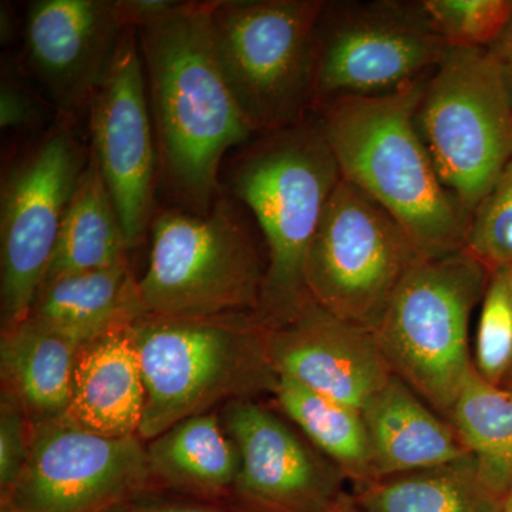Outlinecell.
Returning a JSON list of instances; mask_svg holds the SVG:
<instances>
[{
	"label": "cell",
	"instance_id": "12",
	"mask_svg": "<svg viewBox=\"0 0 512 512\" xmlns=\"http://www.w3.org/2000/svg\"><path fill=\"white\" fill-rule=\"evenodd\" d=\"M150 477L140 437L99 436L63 414L32 423L28 461L2 494V511L103 512Z\"/></svg>",
	"mask_w": 512,
	"mask_h": 512
},
{
	"label": "cell",
	"instance_id": "8",
	"mask_svg": "<svg viewBox=\"0 0 512 512\" xmlns=\"http://www.w3.org/2000/svg\"><path fill=\"white\" fill-rule=\"evenodd\" d=\"M416 126L440 180L468 212L512 161V100L491 47H450L431 73Z\"/></svg>",
	"mask_w": 512,
	"mask_h": 512
},
{
	"label": "cell",
	"instance_id": "10",
	"mask_svg": "<svg viewBox=\"0 0 512 512\" xmlns=\"http://www.w3.org/2000/svg\"><path fill=\"white\" fill-rule=\"evenodd\" d=\"M448 49L420 2H326L313 110L328 101L400 92L430 77Z\"/></svg>",
	"mask_w": 512,
	"mask_h": 512
},
{
	"label": "cell",
	"instance_id": "24",
	"mask_svg": "<svg viewBox=\"0 0 512 512\" xmlns=\"http://www.w3.org/2000/svg\"><path fill=\"white\" fill-rule=\"evenodd\" d=\"M276 403L306 439L355 485L376 480L372 444L360 410L279 376Z\"/></svg>",
	"mask_w": 512,
	"mask_h": 512
},
{
	"label": "cell",
	"instance_id": "7",
	"mask_svg": "<svg viewBox=\"0 0 512 512\" xmlns=\"http://www.w3.org/2000/svg\"><path fill=\"white\" fill-rule=\"evenodd\" d=\"M150 234L147 271L138 279L148 315H258L266 266L227 195L207 215L157 211Z\"/></svg>",
	"mask_w": 512,
	"mask_h": 512
},
{
	"label": "cell",
	"instance_id": "23",
	"mask_svg": "<svg viewBox=\"0 0 512 512\" xmlns=\"http://www.w3.org/2000/svg\"><path fill=\"white\" fill-rule=\"evenodd\" d=\"M151 476L198 493L235 487L238 456L218 412L174 424L147 446Z\"/></svg>",
	"mask_w": 512,
	"mask_h": 512
},
{
	"label": "cell",
	"instance_id": "17",
	"mask_svg": "<svg viewBox=\"0 0 512 512\" xmlns=\"http://www.w3.org/2000/svg\"><path fill=\"white\" fill-rule=\"evenodd\" d=\"M376 480L454 463L470 456L456 430L399 377L362 410Z\"/></svg>",
	"mask_w": 512,
	"mask_h": 512
},
{
	"label": "cell",
	"instance_id": "36",
	"mask_svg": "<svg viewBox=\"0 0 512 512\" xmlns=\"http://www.w3.org/2000/svg\"><path fill=\"white\" fill-rule=\"evenodd\" d=\"M501 512H512V483L510 488H508L507 493L504 495L503 507H501Z\"/></svg>",
	"mask_w": 512,
	"mask_h": 512
},
{
	"label": "cell",
	"instance_id": "13",
	"mask_svg": "<svg viewBox=\"0 0 512 512\" xmlns=\"http://www.w3.org/2000/svg\"><path fill=\"white\" fill-rule=\"evenodd\" d=\"M90 153L107 185L128 248L156 215L160 160L137 29L124 30L116 57L89 107Z\"/></svg>",
	"mask_w": 512,
	"mask_h": 512
},
{
	"label": "cell",
	"instance_id": "3",
	"mask_svg": "<svg viewBox=\"0 0 512 512\" xmlns=\"http://www.w3.org/2000/svg\"><path fill=\"white\" fill-rule=\"evenodd\" d=\"M340 178L318 117L311 116L262 134L231 165L232 195L254 214L268 248L258 316L269 328L291 322L311 298L306 258Z\"/></svg>",
	"mask_w": 512,
	"mask_h": 512
},
{
	"label": "cell",
	"instance_id": "11",
	"mask_svg": "<svg viewBox=\"0 0 512 512\" xmlns=\"http://www.w3.org/2000/svg\"><path fill=\"white\" fill-rule=\"evenodd\" d=\"M89 154L74 134L73 124L59 120L3 175L0 194L2 329L22 322L32 311Z\"/></svg>",
	"mask_w": 512,
	"mask_h": 512
},
{
	"label": "cell",
	"instance_id": "4",
	"mask_svg": "<svg viewBox=\"0 0 512 512\" xmlns=\"http://www.w3.org/2000/svg\"><path fill=\"white\" fill-rule=\"evenodd\" d=\"M146 387L138 437L165 430L232 400L274 394L269 326L256 313L205 318L146 315L128 328Z\"/></svg>",
	"mask_w": 512,
	"mask_h": 512
},
{
	"label": "cell",
	"instance_id": "6",
	"mask_svg": "<svg viewBox=\"0 0 512 512\" xmlns=\"http://www.w3.org/2000/svg\"><path fill=\"white\" fill-rule=\"evenodd\" d=\"M323 0H218L210 29L225 82L255 134L295 126L315 107Z\"/></svg>",
	"mask_w": 512,
	"mask_h": 512
},
{
	"label": "cell",
	"instance_id": "9",
	"mask_svg": "<svg viewBox=\"0 0 512 512\" xmlns=\"http://www.w3.org/2000/svg\"><path fill=\"white\" fill-rule=\"evenodd\" d=\"M420 261L399 222L340 178L309 248L306 289L325 311L372 332Z\"/></svg>",
	"mask_w": 512,
	"mask_h": 512
},
{
	"label": "cell",
	"instance_id": "31",
	"mask_svg": "<svg viewBox=\"0 0 512 512\" xmlns=\"http://www.w3.org/2000/svg\"><path fill=\"white\" fill-rule=\"evenodd\" d=\"M127 28L150 25L171 12L180 2L174 0H116Z\"/></svg>",
	"mask_w": 512,
	"mask_h": 512
},
{
	"label": "cell",
	"instance_id": "5",
	"mask_svg": "<svg viewBox=\"0 0 512 512\" xmlns=\"http://www.w3.org/2000/svg\"><path fill=\"white\" fill-rule=\"evenodd\" d=\"M491 272L467 251L423 259L372 330L394 376L448 421L476 372L470 323Z\"/></svg>",
	"mask_w": 512,
	"mask_h": 512
},
{
	"label": "cell",
	"instance_id": "33",
	"mask_svg": "<svg viewBox=\"0 0 512 512\" xmlns=\"http://www.w3.org/2000/svg\"><path fill=\"white\" fill-rule=\"evenodd\" d=\"M0 33H2V42H12L13 36H15V22H13V13L10 10L9 5L3 3L0 8Z\"/></svg>",
	"mask_w": 512,
	"mask_h": 512
},
{
	"label": "cell",
	"instance_id": "19",
	"mask_svg": "<svg viewBox=\"0 0 512 512\" xmlns=\"http://www.w3.org/2000/svg\"><path fill=\"white\" fill-rule=\"evenodd\" d=\"M146 315L130 262L60 276L40 288L29 313L83 346Z\"/></svg>",
	"mask_w": 512,
	"mask_h": 512
},
{
	"label": "cell",
	"instance_id": "25",
	"mask_svg": "<svg viewBox=\"0 0 512 512\" xmlns=\"http://www.w3.org/2000/svg\"><path fill=\"white\" fill-rule=\"evenodd\" d=\"M468 453L498 493L512 483V389L485 382L474 372L448 416Z\"/></svg>",
	"mask_w": 512,
	"mask_h": 512
},
{
	"label": "cell",
	"instance_id": "15",
	"mask_svg": "<svg viewBox=\"0 0 512 512\" xmlns=\"http://www.w3.org/2000/svg\"><path fill=\"white\" fill-rule=\"evenodd\" d=\"M126 23L116 0H37L26 13L25 56L59 120L74 123L109 73Z\"/></svg>",
	"mask_w": 512,
	"mask_h": 512
},
{
	"label": "cell",
	"instance_id": "30",
	"mask_svg": "<svg viewBox=\"0 0 512 512\" xmlns=\"http://www.w3.org/2000/svg\"><path fill=\"white\" fill-rule=\"evenodd\" d=\"M42 119V110L37 106L35 96L28 87L9 74H3L0 87V126L9 128H26L35 126Z\"/></svg>",
	"mask_w": 512,
	"mask_h": 512
},
{
	"label": "cell",
	"instance_id": "35",
	"mask_svg": "<svg viewBox=\"0 0 512 512\" xmlns=\"http://www.w3.org/2000/svg\"><path fill=\"white\" fill-rule=\"evenodd\" d=\"M329 512H363L353 495L345 494Z\"/></svg>",
	"mask_w": 512,
	"mask_h": 512
},
{
	"label": "cell",
	"instance_id": "14",
	"mask_svg": "<svg viewBox=\"0 0 512 512\" xmlns=\"http://www.w3.org/2000/svg\"><path fill=\"white\" fill-rule=\"evenodd\" d=\"M220 416L237 450L234 490L255 510L329 512L346 494L342 470L255 399L232 400Z\"/></svg>",
	"mask_w": 512,
	"mask_h": 512
},
{
	"label": "cell",
	"instance_id": "20",
	"mask_svg": "<svg viewBox=\"0 0 512 512\" xmlns=\"http://www.w3.org/2000/svg\"><path fill=\"white\" fill-rule=\"evenodd\" d=\"M82 348L70 336L32 316L2 329V387L18 397L32 423L67 413Z\"/></svg>",
	"mask_w": 512,
	"mask_h": 512
},
{
	"label": "cell",
	"instance_id": "32",
	"mask_svg": "<svg viewBox=\"0 0 512 512\" xmlns=\"http://www.w3.org/2000/svg\"><path fill=\"white\" fill-rule=\"evenodd\" d=\"M494 55L497 56L498 62L503 69L505 83H507L508 92H510L512 100V22L505 30L504 35L500 37L493 47Z\"/></svg>",
	"mask_w": 512,
	"mask_h": 512
},
{
	"label": "cell",
	"instance_id": "28",
	"mask_svg": "<svg viewBox=\"0 0 512 512\" xmlns=\"http://www.w3.org/2000/svg\"><path fill=\"white\" fill-rule=\"evenodd\" d=\"M464 251L488 272L512 268V161L471 212Z\"/></svg>",
	"mask_w": 512,
	"mask_h": 512
},
{
	"label": "cell",
	"instance_id": "37",
	"mask_svg": "<svg viewBox=\"0 0 512 512\" xmlns=\"http://www.w3.org/2000/svg\"><path fill=\"white\" fill-rule=\"evenodd\" d=\"M508 282H510L511 298H512V268L507 269Z\"/></svg>",
	"mask_w": 512,
	"mask_h": 512
},
{
	"label": "cell",
	"instance_id": "29",
	"mask_svg": "<svg viewBox=\"0 0 512 512\" xmlns=\"http://www.w3.org/2000/svg\"><path fill=\"white\" fill-rule=\"evenodd\" d=\"M32 446V420L10 390L0 396V488L2 494L18 480Z\"/></svg>",
	"mask_w": 512,
	"mask_h": 512
},
{
	"label": "cell",
	"instance_id": "1",
	"mask_svg": "<svg viewBox=\"0 0 512 512\" xmlns=\"http://www.w3.org/2000/svg\"><path fill=\"white\" fill-rule=\"evenodd\" d=\"M211 2H180L137 29L160 180L181 210L207 215L221 197L222 160L255 131L215 56Z\"/></svg>",
	"mask_w": 512,
	"mask_h": 512
},
{
	"label": "cell",
	"instance_id": "16",
	"mask_svg": "<svg viewBox=\"0 0 512 512\" xmlns=\"http://www.w3.org/2000/svg\"><path fill=\"white\" fill-rule=\"evenodd\" d=\"M268 346L279 376L360 412L394 376L372 333L312 298L291 322L269 328Z\"/></svg>",
	"mask_w": 512,
	"mask_h": 512
},
{
	"label": "cell",
	"instance_id": "18",
	"mask_svg": "<svg viewBox=\"0 0 512 512\" xmlns=\"http://www.w3.org/2000/svg\"><path fill=\"white\" fill-rule=\"evenodd\" d=\"M128 328L80 350L66 413L82 429L111 439L138 437L146 409L143 373Z\"/></svg>",
	"mask_w": 512,
	"mask_h": 512
},
{
	"label": "cell",
	"instance_id": "34",
	"mask_svg": "<svg viewBox=\"0 0 512 512\" xmlns=\"http://www.w3.org/2000/svg\"><path fill=\"white\" fill-rule=\"evenodd\" d=\"M134 512H221L211 508L190 507V505H163V507H151L146 510Z\"/></svg>",
	"mask_w": 512,
	"mask_h": 512
},
{
	"label": "cell",
	"instance_id": "26",
	"mask_svg": "<svg viewBox=\"0 0 512 512\" xmlns=\"http://www.w3.org/2000/svg\"><path fill=\"white\" fill-rule=\"evenodd\" d=\"M474 367L485 382L505 386L512 373V298L507 269L491 272L480 303Z\"/></svg>",
	"mask_w": 512,
	"mask_h": 512
},
{
	"label": "cell",
	"instance_id": "27",
	"mask_svg": "<svg viewBox=\"0 0 512 512\" xmlns=\"http://www.w3.org/2000/svg\"><path fill=\"white\" fill-rule=\"evenodd\" d=\"M421 8L448 47H493L512 22L511 0H423Z\"/></svg>",
	"mask_w": 512,
	"mask_h": 512
},
{
	"label": "cell",
	"instance_id": "2",
	"mask_svg": "<svg viewBox=\"0 0 512 512\" xmlns=\"http://www.w3.org/2000/svg\"><path fill=\"white\" fill-rule=\"evenodd\" d=\"M427 79L386 96L333 100L315 109L343 180L389 212L423 259L463 251L471 218L440 180L417 130Z\"/></svg>",
	"mask_w": 512,
	"mask_h": 512
},
{
	"label": "cell",
	"instance_id": "21",
	"mask_svg": "<svg viewBox=\"0 0 512 512\" xmlns=\"http://www.w3.org/2000/svg\"><path fill=\"white\" fill-rule=\"evenodd\" d=\"M353 497L363 512H501L504 501L473 454L446 466L355 485Z\"/></svg>",
	"mask_w": 512,
	"mask_h": 512
},
{
	"label": "cell",
	"instance_id": "22",
	"mask_svg": "<svg viewBox=\"0 0 512 512\" xmlns=\"http://www.w3.org/2000/svg\"><path fill=\"white\" fill-rule=\"evenodd\" d=\"M128 252L116 205L90 153L64 215L43 285L60 276L126 264Z\"/></svg>",
	"mask_w": 512,
	"mask_h": 512
},
{
	"label": "cell",
	"instance_id": "38",
	"mask_svg": "<svg viewBox=\"0 0 512 512\" xmlns=\"http://www.w3.org/2000/svg\"><path fill=\"white\" fill-rule=\"evenodd\" d=\"M505 387H508V389H512V373L510 379H508L507 383H505Z\"/></svg>",
	"mask_w": 512,
	"mask_h": 512
}]
</instances>
